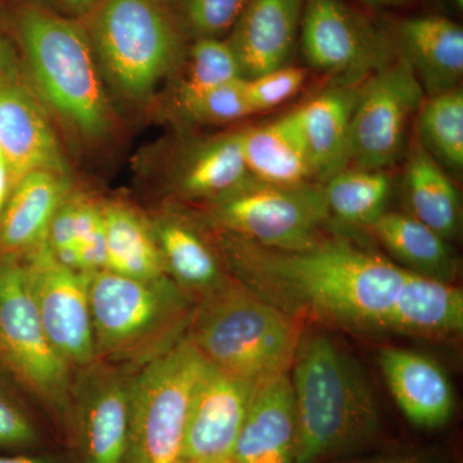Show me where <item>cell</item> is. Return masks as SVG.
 <instances>
[{
  "label": "cell",
  "instance_id": "ee69618b",
  "mask_svg": "<svg viewBox=\"0 0 463 463\" xmlns=\"http://www.w3.org/2000/svg\"><path fill=\"white\" fill-rule=\"evenodd\" d=\"M3 155H2V147H0V157H2Z\"/></svg>",
  "mask_w": 463,
  "mask_h": 463
},
{
  "label": "cell",
  "instance_id": "e0dca14e",
  "mask_svg": "<svg viewBox=\"0 0 463 463\" xmlns=\"http://www.w3.org/2000/svg\"><path fill=\"white\" fill-rule=\"evenodd\" d=\"M294 389L283 373L255 383L231 463H294Z\"/></svg>",
  "mask_w": 463,
  "mask_h": 463
},
{
  "label": "cell",
  "instance_id": "1f68e13d",
  "mask_svg": "<svg viewBox=\"0 0 463 463\" xmlns=\"http://www.w3.org/2000/svg\"><path fill=\"white\" fill-rule=\"evenodd\" d=\"M248 0H169L174 20L194 41L221 39L236 25Z\"/></svg>",
  "mask_w": 463,
  "mask_h": 463
},
{
  "label": "cell",
  "instance_id": "8d00e7d4",
  "mask_svg": "<svg viewBox=\"0 0 463 463\" xmlns=\"http://www.w3.org/2000/svg\"><path fill=\"white\" fill-rule=\"evenodd\" d=\"M11 176L5 158L0 157V216L3 214L5 203H7L9 190H11Z\"/></svg>",
  "mask_w": 463,
  "mask_h": 463
},
{
  "label": "cell",
  "instance_id": "7bdbcfd3",
  "mask_svg": "<svg viewBox=\"0 0 463 463\" xmlns=\"http://www.w3.org/2000/svg\"><path fill=\"white\" fill-rule=\"evenodd\" d=\"M157 2L164 3V5H167V2H169V0H157Z\"/></svg>",
  "mask_w": 463,
  "mask_h": 463
},
{
  "label": "cell",
  "instance_id": "83f0119b",
  "mask_svg": "<svg viewBox=\"0 0 463 463\" xmlns=\"http://www.w3.org/2000/svg\"><path fill=\"white\" fill-rule=\"evenodd\" d=\"M392 182L385 170L344 167L323 185L331 214L349 224L371 225L385 213Z\"/></svg>",
  "mask_w": 463,
  "mask_h": 463
},
{
  "label": "cell",
  "instance_id": "6da1fadb",
  "mask_svg": "<svg viewBox=\"0 0 463 463\" xmlns=\"http://www.w3.org/2000/svg\"><path fill=\"white\" fill-rule=\"evenodd\" d=\"M225 246L252 292L288 315L303 309L355 330H388L405 270L385 258L345 239L279 250L233 236Z\"/></svg>",
  "mask_w": 463,
  "mask_h": 463
},
{
  "label": "cell",
  "instance_id": "52a82bcc",
  "mask_svg": "<svg viewBox=\"0 0 463 463\" xmlns=\"http://www.w3.org/2000/svg\"><path fill=\"white\" fill-rule=\"evenodd\" d=\"M143 365L130 380L124 463H179L192 397L207 361L190 339Z\"/></svg>",
  "mask_w": 463,
  "mask_h": 463
},
{
  "label": "cell",
  "instance_id": "f1b7e54d",
  "mask_svg": "<svg viewBox=\"0 0 463 463\" xmlns=\"http://www.w3.org/2000/svg\"><path fill=\"white\" fill-rule=\"evenodd\" d=\"M420 145L439 165L458 172L463 166V93L444 91L423 100L419 109Z\"/></svg>",
  "mask_w": 463,
  "mask_h": 463
},
{
  "label": "cell",
  "instance_id": "603a6c76",
  "mask_svg": "<svg viewBox=\"0 0 463 463\" xmlns=\"http://www.w3.org/2000/svg\"><path fill=\"white\" fill-rule=\"evenodd\" d=\"M405 270V269H404ZM463 328V295L452 282L405 270L388 330L426 337L450 336Z\"/></svg>",
  "mask_w": 463,
  "mask_h": 463
},
{
  "label": "cell",
  "instance_id": "e575fe53",
  "mask_svg": "<svg viewBox=\"0 0 463 463\" xmlns=\"http://www.w3.org/2000/svg\"><path fill=\"white\" fill-rule=\"evenodd\" d=\"M35 440V431L25 414L0 392V447L25 446Z\"/></svg>",
  "mask_w": 463,
  "mask_h": 463
},
{
  "label": "cell",
  "instance_id": "4dcf8cb0",
  "mask_svg": "<svg viewBox=\"0 0 463 463\" xmlns=\"http://www.w3.org/2000/svg\"><path fill=\"white\" fill-rule=\"evenodd\" d=\"M240 78V63L230 43L222 39L194 41L179 87V105L184 111L207 91Z\"/></svg>",
  "mask_w": 463,
  "mask_h": 463
},
{
  "label": "cell",
  "instance_id": "ffe728a7",
  "mask_svg": "<svg viewBox=\"0 0 463 463\" xmlns=\"http://www.w3.org/2000/svg\"><path fill=\"white\" fill-rule=\"evenodd\" d=\"M250 175L276 185L306 184L317 178L294 109L270 123L240 130Z\"/></svg>",
  "mask_w": 463,
  "mask_h": 463
},
{
  "label": "cell",
  "instance_id": "f546056e",
  "mask_svg": "<svg viewBox=\"0 0 463 463\" xmlns=\"http://www.w3.org/2000/svg\"><path fill=\"white\" fill-rule=\"evenodd\" d=\"M154 236L165 268L183 285L212 289L221 285V272L214 255L187 225L174 221L161 222Z\"/></svg>",
  "mask_w": 463,
  "mask_h": 463
},
{
  "label": "cell",
  "instance_id": "30bf717a",
  "mask_svg": "<svg viewBox=\"0 0 463 463\" xmlns=\"http://www.w3.org/2000/svg\"><path fill=\"white\" fill-rule=\"evenodd\" d=\"M425 93L412 66L398 53L358 90L349 134V164L385 170L403 154L405 133Z\"/></svg>",
  "mask_w": 463,
  "mask_h": 463
},
{
  "label": "cell",
  "instance_id": "ab89813d",
  "mask_svg": "<svg viewBox=\"0 0 463 463\" xmlns=\"http://www.w3.org/2000/svg\"><path fill=\"white\" fill-rule=\"evenodd\" d=\"M358 2L370 8H386L403 5L407 0H358Z\"/></svg>",
  "mask_w": 463,
  "mask_h": 463
},
{
  "label": "cell",
  "instance_id": "74e56055",
  "mask_svg": "<svg viewBox=\"0 0 463 463\" xmlns=\"http://www.w3.org/2000/svg\"><path fill=\"white\" fill-rule=\"evenodd\" d=\"M364 463H438L429 461V459L420 458V457H385V458L373 459Z\"/></svg>",
  "mask_w": 463,
  "mask_h": 463
},
{
  "label": "cell",
  "instance_id": "7a4b0ae2",
  "mask_svg": "<svg viewBox=\"0 0 463 463\" xmlns=\"http://www.w3.org/2000/svg\"><path fill=\"white\" fill-rule=\"evenodd\" d=\"M294 463H323L367 446L380 429L370 381L327 335L300 340L295 355Z\"/></svg>",
  "mask_w": 463,
  "mask_h": 463
},
{
  "label": "cell",
  "instance_id": "d4e9b609",
  "mask_svg": "<svg viewBox=\"0 0 463 463\" xmlns=\"http://www.w3.org/2000/svg\"><path fill=\"white\" fill-rule=\"evenodd\" d=\"M370 227L408 272L444 282L455 279L457 260L447 240L414 216L383 213Z\"/></svg>",
  "mask_w": 463,
  "mask_h": 463
},
{
  "label": "cell",
  "instance_id": "3957f363",
  "mask_svg": "<svg viewBox=\"0 0 463 463\" xmlns=\"http://www.w3.org/2000/svg\"><path fill=\"white\" fill-rule=\"evenodd\" d=\"M18 33L43 99L76 138L96 143L114 127L90 33L44 8L27 7Z\"/></svg>",
  "mask_w": 463,
  "mask_h": 463
},
{
  "label": "cell",
  "instance_id": "9c48e42d",
  "mask_svg": "<svg viewBox=\"0 0 463 463\" xmlns=\"http://www.w3.org/2000/svg\"><path fill=\"white\" fill-rule=\"evenodd\" d=\"M301 52L307 62L349 87L397 58V43L344 0H304Z\"/></svg>",
  "mask_w": 463,
  "mask_h": 463
},
{
  "label": "cell",
  "instance_id": "5b68a950",
  "mask_svg": "<svg viewBox=\"0 0 463 463\" xmlns=\"http://www.w3.org/2000/svg\"><path fill=\"white\" fill-rule=\"evenodd\" d=\"M88 33L100 72L129 102H146L181 61L183 33L157 0H102Z\"/></svg>",
  "mask_w": 463,
  "mask_h": 463
},
{
  "label": "cell",
  "instance_id": "4316f807",
  "mask_svg": "<svg viewBox=\"0 0 463 463\" xmlns=\"http://www.w3.org/2000/svg\"><path fill=\"white\" fill-rule=\"evenodd\" d=\"M102 212L108 246L106 269L143 281L165 277L156 239L145 222L133 210L116 203L103 207Z\"/></svg>",
  "mask_w": 463,
  "mask_h": 463
},
{
  "label": "cell",
  "instance_id": "484cf974",
  "mask_svg": "<svg viewBox=\"0 0 463 463\" xmlns=\"http://www.w3.org/2000/svg\"><path fill=\"white\" fill-rule=\"evenodd\" d=\"M408 200L414 218L443 239H450L461 222L458 190L434 157L420 145L413 146L405 169Z\"/></svg>",
  "mask_w": 463,
  "mask_h": 463
},
{
  "label": "cell",
  "instance_id": "44dd1931",
  "mask_svg": "<svg viewBox=\"0 0 463 463\" xmlns=\"http://www.w3.org/2000/svg\"><path fill=\"white\" fill-rule=\"evenodd\" d=\"M358 90L337 85L294 109L318 178H330L349 165L350 123Z\"/></svg>",
  "mask_w": 463,
  "mask_h": 463
},
{
  "label": "cell",
  "instance_id": "60d3db41",
  "mask_svg": "<svg viewBox=\"0 0 463 463\" xmlns=\"http://www.w3.org/2000/svg\"><path fill=\"white\" fill-rule=\"evenodd\" d=\"M455 3H456L457 7H458V8L463 7V0H455Z\"/></svg>",
  "mask_w": 463,
  "mask_h": 463
},
{
  "label": "cell",
  "instance_id": "836d02e7",
  "mask_svg": "<svg viewBox=\"0 0 463 463\" xmlns=\"http://www.w3.org/2000/svg\"><path fill=\"white\" fill-rule=\"evenodd\" d=\"M306 79L307 71L303 67L288 65L249 80L245 79L246 91L255 114L283 105L300 90Z\"/></svg>",
  "mask_w": 463,
  "mask_h": 463
},
{
  "label": "cell",
  "instance_id": "f35d334b",
  "mask_svg": "<svg viewBox=\"0 0 463 463\" xmlns=\"http://www.w3.org/2000/svg\"><path fill=\"white\" fill-rule=\"evenodd\" d=\"M0 463H52L48 459L42 458V457H2L0 456Z\"/></svg>",
  "mask_w": 463,
  "mask_h": 463
},
{
  "label": "cell",
  "instance_id": "9a60e30c",
  "mask_svg": "<svg viewBox=\"0 0 463 463\" xmlns=\"http://www.w3.org/2000/svg\"><path fill=\"white\" fill-rule=\"evenodd\" d=\"M304 0H248L230 45L243 79L288 65L303 17Z\"/></svg>",
  "mask_w": 463,
  "mask_h": 463
},
{
  "label": "cell",
  "instance_id": "7402d4cb",
  "mask_svg": "<svg viewBox=\"0 0 463 463\" xmlns=\"http://www.w3.org/2000/svg\"><path fill=\"white\" fill-rule=\"evenodd\" d=\"M65 174L36 170L14 187L0 216V241L5 249L32 250L47 242L52 221L65 203Z\"/></svg>",
  "mask_w": 463,
  "mask_h": 463
},
{
  "label": "cell",
  "instance_id": "8fae6325",
  "mask_svg": "<svg viewBox=\"0 0 463 463\" xmlns=\"http://www.w3.org/2000/svg\"><path fill=\"white\" fill-rule=\"evenodd\" d=\"M0 350L45 401L62 407L69 398V365L52 345L27 282L25 265L0 263Z\"/></svg>",
  "mask_w": 463,
  "mask_h": 463
},
{
  "label": "cell",
  "instance_id": "4fadbf2b",
  "mask_svg": "<svg viewBox=\"0 0 463 463\" xmlns=\"http://www.w3.org/2000/svg\"><path fill=\"white\" fill-rule=\"evenodd\" d=\"M254 388L207 362L192 397L183 461L231 462Z\"/></svg>",
  "mask_w": 463,
  "mask_h": 463
},
{
  "label": "cell",
  "instance_id": "b9f144b4",
  "mask_svg": "<svg viewBox=\"0 0 463 463\" xmlns=\"http://www.w3.org/2000/svg\"><path fill=\"white\" fill-rule=\"evenodd\" d=\"M184 463H221V462L184 461Z\"/></svg>",
  "mask_w": 463,
  "mask_h": 463
},
{
  "label": "cell",
  "instance_id": "8992f818",
  "mask_svg": "<svg viewBox=\"0 0 463 463\" xmlns=\"http://www.w3.org/2000/svg\"><path fill=\"white\" fill-rule=\"evenodd\" d=\"M97 355L118 361L152 358L165 352L184 306L166 277L143 281L103 269L88 277Z\"/></svg>",
  "mask_w": 463,
  "mask_h": 463
},
{
  "label": "cell",
  "instance_id": "ac0fdd59",
  "mask_svg": "<svg viewBox=\"0 0 463 463\" xmlns=\"http://www.w3.org/2000/svg\"><path fill=\"white\" fill-rule=\"evenodd\" d=\"M381 371L390 392L413 425L438 429L449 421L455 392L443 368L429 356L411 350H381Z\"/></svg>",
  "mask_w": 463,
  "mask_h": 463
},
{
  "label": "cell",
  "instance_id": "2e32d148",
  "mask_svg": "<svg viewBox=\"0 0 463 463\" xmlns=\"http://www.w3.org/2000/svg\"><path fill=\"white\" fill-rule=\"evenodd\" d=\"M79 440L85 463H124L130 380L109 371L85 377L78 392Z\"/></svg>",
  "mask_w": 463,
  "mask_h": 463
},
{
  "label": "cell",
  "instance_id": "d6a6232c",
  "mask_svg": "<svg viewBox=\"0 0 463 463\" xmlns=\"http://www.w3.org/2000/svg\"><path fill=\"white\" fill-rule=\"evenodd\" d=\"M184 112L194 120L205 124L231 123L255 114L242 78L207 91Z\"/></svg>",
  "mask_w": 463,
  "mask_h": 463
},
{
  "label": "cell",
  "instance_id": "d6986e66",
  "mask_svg": "<svg viewBox=\"0 0 463 463\" xmlns=\"http://www.w3.org/2000/svg\"><path fill=\"white\" fill-rule=\"evenodd\" d=\"M398 53L412 66L423 93L458 88L463 75V30L444 17L405 20L398 27Z\"/></svg>",
  "mask_w": 463,
  "mask_h": 463
},
{
  "label": "cell",
  "instance_id": "277c9868",
  "mask_svg": "<svg viewBox=\"0 0 463 463\" xmlns=\"http://www.w3.org/2000/svg\"><path fill=\"white\" fill-rule=\"evenodd\" d=\"M191 341L210 364L257 383L288 371L300 331L292 316L255 292L219 285L201 307Z\"/></svg>",
  "mask_w": 463,
  "mask_h": 463
},
{
  "label": "cell",
  "instance_id": "cb8c5ba5",
  "mask_svg": "<svg viewBox=\"0 0 463 463\" xmlns=\"http://www.w3.org/2000/svg\"><path fill=\"white\" fill-rule=\"evenodd\" d=\"M239 132L213 137L187 152L175 170V185L188 197L218 200L248 183Z\"/></svg>",
  "mask_w": 463,
  "mask_h": 463
},
{
  "label": "cell",
  "instance_id": "d590c367",
  "mask_svg": "<svg viewBox=\"0 0 463 463\" xmlns=\"http://www.w3.org/2000/svg\"><path fill=\"white\" fill-rule=\"evenodd\" d=\"M58 5L78 14H93L102 0H56Z\"/></svg>",
  "mask_w": 463,
  "mask_h": 463
},
{
  "label": "cell",
  "instance_id": "5bb4252c",
  "mask_svg": "<svg viewBox=\"0 0 463 463\" xmlns=\"http://www.w3.org/2000/svg\"><path fill=\"white\" fill-rule=\"evenodd\" d=\"M0 147L12 187L36 170L66 174L56 134L44 109L18 84L0 85Z\"/></svg>",
  "mask_w": 463,
  "mask_h": 463
},
{
  "label": "cell",
  "instance_id": "f6af8a7d",
  "mask_svg": "<svg viewBox=\"0 0 463 463\" xmlns=\"http://www.w3.org/2000/svg\"><path fill=\"white\" fill-rule=\"evenodd\" d=\"M179 463H184V461H183V459H182V461H181V462H179Z\"/></svg>",
  "mask_w": 463,
  "mask_h": 463
},
{
  "label": "cell",
  "instance_id": "7c38bea8",
  "mask_svg": "<svg viewBox=\"0 0 463 463\" xmlns=\"http://www.w3.org/2000/svg\"><path fill=\"white\" fill-rule=\"evenodd\" d=\"M27 282L43 328L69 365L87 367L96 361L88 277L58 263L48 243L32 250L25 264Z\"/></svg>",
  "mask_w": 463,
  "mask_h": 463
},
{
  "label": "cell",
  "instance_id": "ba28073f",
  "mask_svg": "<svg viewBox=\"0 0 463 463\" xmlns=\"http://www.w3.org/2000/svg\"><path fill=\"white\" fill-rule=\"evenodd\" d=\"M213 213L236 236L279 250L313 245L331 215L323 187L315 183L276 185L254 178L215 200Z\"/></svg>",
  "mask_w": 463,
  "mask_h": 463
}]
</instances>
